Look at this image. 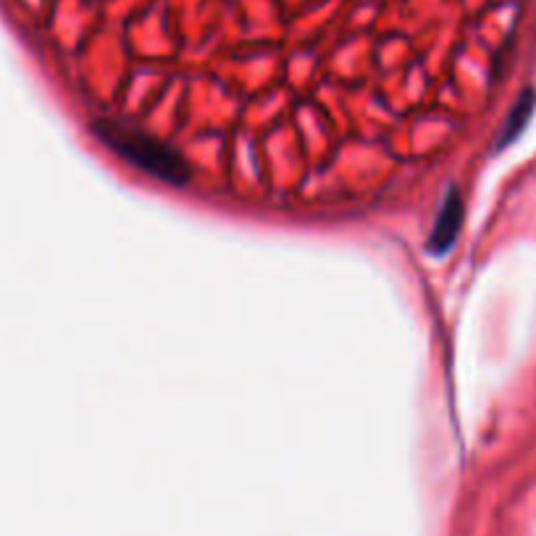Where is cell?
<instances>
[{
  "label": "cell",
  "instance_id": "cell-1",
  "mask_svg": "<svg viewBox=\"0 0 536 536\" xmlns=\"http://www.w3.org/2000/svg\"><path fill=\"white\" fill-rule=\"evenodd\" d=\"M92 119L166 177L342 213L447 166L521 0H29Z\"/></svg>",
  "mask_w": 536,
  "mask_h": 536
}]
</instances>
